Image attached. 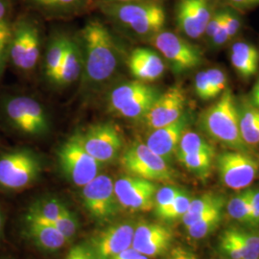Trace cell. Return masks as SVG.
I'll return each instance as SVG.
<instances>
[{"instance_id":"obj_20","label":"cell","mask_w":259,"mask_h":259,"mask_svg":"<svg viewBox=\"0 0 259 259\" xmlns=\"http://www.w3.org/2000/svg\"><path fill=\"white\" fill-rule=\"evenodd\" d=\"M83 49L80 38L65 34V51L53 85L66 88L81 78L83 71Z\"/></svg>"},{"instance_id":"obj_7","label":"cell","mask_w":259,"mask_h":259,"mask_svg":"<svg viewBox=\"0 0 259 259\" xmlns=\"http://www.w3.org/2000/svg\"><path fill=\"white\" fill-rule=\"evenodd\" d=\"M58 160L66 179L79 187L88 185L98 176L103 165L84 150L77 134L59 148Z\"/></svg>"},{"instance_id":"obj_29","label":"cell","mask_w":259,"mask_h":259,"mask_svg":"<svg viewBox=\"0 0 259 259\" xmlns=\"http://www.w3.org/2000/svg\"><path fill=\"white\" fill-rule=\"evenodd\" d=\"M214 151L212 146L198 133L186 130L179 142L175 155H188Z\"/></svg>"},{"instance_id":"obj_41","label":"cell","mask_w":259,"mask_h":259,"mask_svg":"<svg viewBox=\"0 0 259 259\" xmlns=\"http://www.w3.org/2000/svg\"><path fill=\"white\" fill-rule=\"evenodd\" d=\"M249 226H259V189H250V217Z\"/></svg>"},{"instance_id":"obj_18","label":"cell","mask_w":259,"mask_h":259,"mask_svg":"<svg viewBox=\"0 0 259 259\" xmlns=\"http://www.w3.org/2000/svg\"><path fill=\"white\" fill-rule=\"evenodd\" d=\"M191 121V113L188 111H185L184 115L175 122L158 129L152 130L145 144L154 153L169 162L176 154L181 138L188 129Z\"/></svg>"},{"instance_id":"obj_23","label":"cell","mask_w":259,"mask_h":259,"mask_svg":"<svg viewBox=\"0 0 259 259\" xmlns=\"http://www.w3.org/2000/svg\"><path fill=\"white\" fill-rule=\"evenodd\" d=\"M225 200L222 196L213 193H205L195 200H191L187 212L182 217L185 228H189L214 210L223 208Z\"/></svg>"},{"instance_id":"obj_24","label":"cell","mask_w":259,"mask_h":259,"mask_svg":"<svg viewBox=\"0 0 259 259\" xmlns=\"http://www.w3.org/2000/svg\"><path fill=\"white\" fill-rule=\"evenodd\" d=\"M65 34L56 33L47 45L45 57V76L51 84L55 82L65 51Z\"/></svg>"},{"instance_id":"obj_33","label":"cell","mask_w":259,"mask_h":259,"mask_svg":"<svg viewBox=\"0 0 259 259\" xmlns=\"http://www.w3.org/2000/svg\"><path fill=\"white\" fill-rule=\"evenodd\" d=\"M190 202L191 198L188 193H186L184 190H181L179 194L177 195L174 202L158 218L166 221L182 218L187 212Z\"/></svg>"},{"instance_id":"obj_9","label":"cell","mask_w":259,"mask_h":259,"mask_svg":"<svg viewBox=\"0 0 259 259\" xmlns=\"http://www.w3.org/2000/svg\"><path fill=\"white\" fill-rule=\"evenodd\" d=\"M150 41L166 60L175 74L195 69L203 63L200 48L173 32L160 31L150 37Z\"/></svg>"},{"instance_id":"obj_45","label":"cell","mask_w":259,"mask_h":259,"mask_svg":"<svg viewBox=\"0 0 259 259\" xmlns=\"http://www.w3.org/2000/svg\"><path fill=\"white\" fill-rule=\"evenodd\" d=\"M210 39H211L213 47H222L229 39H231V37L229 36V33L227 31V28L225 26L224 19H223L222 25L217 30V32L213 35Z\"/></svg>"},{"instance_id":"obj_26","label":"cell","mask_w":259,"mask_h":259,"mask_svg":"<svg viewBox=\"0 0 259 259\" xmlns=\"http://www.w3.org/2000/svg\"><path fill=\"white\" fill-rule=\"evenodd\" d=\"M30 2L48 14L68 15L83 9L87 0H30Z\"/></svg>"},{"instance_id":"obj_4","label":"cell","mask_w":259,"mask_h":259,"mask_svg":"<svg viewBox=\"0 0 259 259\" xmlns=\"http://www.w3.org/2000/svg\"><path fill=\"white\" fill-rule=\"evenodd\" d=\"M2 112L14 129L26 136L42 137L51 128L46 108L27 95L7 97L2 102Z\"/></svg>"},{"instance_id":"obj_36","label":"cell","mask_w":259,"mask_h":259,"mask_svg":"<svg viewBox=\"0 0 259 259\" xmlns=\"http://www.w3.org/2000/svg\"><path fill=\"white\" fill-rule=\"evenodd\" d=\"M231 61L235 71L240 75L243 79H250L257 72L258 64L253 63L242 56L232 52Z\"/></svg>"},{"instance_id":"obj_46","label":"cell","mask_w":259,"mask_h":259,"mask_svg":"<svg viewBox=\"0 0 259 259\" xmlns=\"http://www.w3.org/2000/svg\"><path fill=\"white\" fill-rule=\"evenodd\" d=\"M165 259H198L196 254L184 247H176L170 250Z\"/></svg>"},{"instance_id":"obj_17","label":"cell","mask_w":259,"mask_h":259,"mask_svg":"<svg viewBox=\"0 0 259 259\" xmlns=\"http://www.w3.org/2000/svg\"><path fill=\"white\" fill-rule=\"evenodd\" d=\"M135 226L120 223L110 226L93 236L92 248L96 259H111L132 247Z\"/></svg>"},{"instance_id":"obj_51","label":"cell","mask_w":259,"mask_h":259,"mask_svg":"<svg viewBox=\"0 0 259 259\" xmlns=\"http://www.w3.org/2000/svg\"><path fill=\"white\" fill-rule=\"evenodd\" d=\"M146 0H102V3H129V2H139Z\"/></svg>"},{"instance_id":"obj_35","label":"cell","mask_w":259,"mask_h":259,"mask_svg":"<svg viewBox=\"0 0 259 259\" xmlns=\"http://www.w3.org/2000/svg\"><path fill=\"white\" fill-rule=\"evenodd\" d=\"M12 32L13 26L7 19L0 21V79L9 60L10 41Z\"/></svg>"},{"instance_id":"obj_27","label":"cell","mask_w":259,"mask_h":259,"mask_svg":"<svg viewBox=\"0 0 259 259\" xmlns=\"http://www.w3.org/2000/svg\"><path fill=\"white\" fill-rule=\"evenodd\" d=\"M176 157L187 170L198 176L205 177L209 173L212 166L214 151L188 155H176Z\"/></svg>"},{"instance_id":"obj_40","label":"cell","mask_w":259,"mask_h":259,"mask_svg":"<svg viewBox=\"0 0 259 259\" xmlns=\"http://www.w3.org/2000/svg\"><path fill=\"white\" fill-rule=\"evenodd\" d=\"M224 11V23L229 33V36L235 37L241 29L240 17L232 10L223 9Z\"/></svg>"},{"instance_id":"obj_50","label":"cell","mask_w":259,"mask_h":259,"mask_svg":"<svg viewBox=\"0 0 259 259\" xmlns=\"http://www.w3.org/2000/svg\"><path fill=\"white\" fill-rule=\"evenodd\" d=\"M9 0H0V21L7 19V15L9 13Z\"/></svg>"},{"instance_id":"obj_49","label":"cell","mask_w":259,"mask_h":259,"mask_svg":"<svg viewBox=\"0 0 259 259\" xmlns=\"http://www.w3.org/2000/svg\"><path fill=\"white\" fill-rule=\"evenodd\" d=\"M250 102L259 110V78L257 81L254 83L252 91L250 93V98H249Z\"/></svg>"},{"instance_id":"obj_43","label":"cell","mask_w":259,"mask_h":259,"mask_svg":"<svg viewBox=\"0 0 259 259\" xmlns=\"http://www.w3.org/2000/svg\"><path fill=\"white\" fill-rule=\"evenodd\" d=\"M238 235L242 241L245 243L247 248L252 251L254 254L259 256V233L237 231Z\"/></svg>"},{"instance_id":"obj_47","label":"cell","mask_w":259,"mask_h":259,"mask_svg":"<svg viewBox=\"0 0 259 259\" xmlns=\"http://www.w3.org/2000/svg\"><path fill=\"white\" fill-rule=\"evenodd\" d=\"M234 9L247 10L259 5V0H224Z\"/></svg>"},{"instance_id":"obj_14","label":"cell","mask_w":259,"mask_h":259,"mask_svg":"<svg viewBox=\"0 0 259 259\" xmlns=\"http://www.w3.org/2000/svg\"><path fill=\"white\" fill-rule=\"evenodd\" d=\"M187 98L181 85H173L160 93L142 118L147 129H158L181 118L186 111Z\"/></svg>"},{"instance_id":"obj_52","label":"cell","mask_w":259,"mask_h":259,"mask_svg":"<svg viewBox=\"0 0 259 259\" xmlns=\"http://www.w3.org/2000/svg\"><path fill=\"white\" fill-rule=\"evenodd\" d=\"M4 224H5V218H4V213L2 211L1 207H0V237L3 233V230H4Z\"/></svg>"},{"instance_id":"obj_16","label":"cell","mask_w":259,"mask_h":259,"mask_svg":"<svg viewBox=\"0 0 259 259\" xmlns=\"http://www.w3.org/2000/svg\"><path fill=\"white\" fill-rule=\"evenodd\" d=\"M175 12L179 30L194 39L204 36L214 13L211 0H178Z\"/></svg>"},{"instance_id":"obj_13","label":"cell","mask_w":259,"mask_h":259,"mask_svg":"<svg viewBox=\"0 0 259 259\" xmlns=\"http://www.w3.org/2000/svg\"><path fill=\"white\" fill-rule=\"evenodd\" d=\"M83 206L96 220L114 217L119 209V203L114 192V182L111 177L99 174L83 186Z\"/></svg>"},{"instance_id":"obj_12","label":"cell","mask_w":259,"mask_h":259,"mask_svg":"<svg viewBox=\"0 0 259 259\" xmlns=\"http://www.w3.org/2000/svg\"><path fill=\"white\" fill-rule=\"evenodd\" d=\"M77 136L84 150L101 164L115 160L123 145L120 131L110 122L90 126Z\"/></svg>"},{"instance_id":"obj_22","label":"cell","mask_w":259,"mask_h":259,"mask_svg":"<svg viewBox=\"0 0 259 259\" xmlns=\"http://www.w3.org/2000/svg\"><path fill=\"white\" fill-rule=\"evenodd\" d=\"M238 104L241 137L250 147L259 146V110L250 102L249 98Z\"/></svg>"},{"instance_id":"obj_53","label":"cell","mask_w":259,"mask_h":259,"mask_svg":"<svg viewBox=\"0 0 259 259\" xmlns=\"http://www.w3.org/2000/svg\"><path fill=\"white\" fill-rule=\"evenodd\" d=\"M0 259H7V258H0Z\"/></svg>"},{"instance_id":"obj_1","label":"cell","mask_w":259,"mask_h":259,"mask_svg":"<svg viewBox=\"0 0 259 259\" xmlns=\"http://www.w3.org/2000/svg\"><path fill=\"white\" fill-rule=\"evenodd\" d=\"M78 37L83 58L80 92L91 96L101 92L118 75L122 54L110 30L98 19H90Z\"/></svg>"},{"instance_id":"obj_37","label":"cell","mask_w":259,"mask_h":259,"mask_svg":"<svg viewBox=\"0 0 259 259\" xmlns=\"http://www.w3.org/2000/svg\"><path fill=\"white\" fill-rule=\"evenodd\" d=\"M194 91L196 95L204 101H208L215 98L205 71H200L195 76Z\"/></svg>"},{"instance_id":"obj_30","label":"cell","mask_w":259,"mask_h":259,"mask_svg":"<svg viewBox=\"0 0 259 259\" xmlns=\"http://www.w3.org/2000/svg\"><path fill=\"white\" fill-rule=\"evenodd\" d=\"M222 209L223 208H218L214 210L206 217L187 228L186 230L189 236L193 239H202L210 234L221 222Z\"/></svg>"},{"instance_id":"obj_48","label":"cell","mask_w":259,"mask_h":259,"mask_svg":"<svg viewBox=\"0 0 259 259\" xmlns=\"http://www.w3.org/2000/svg\"><path fill=\"white\" fill-rule=\"evenodd\" d=\"M111 259H149V257L140 254L133 247H130L129 249L121 251L119 254Z\"/></svg>"},{"instance_id":"obj_42","label":"cell","mask_w":259,"mask_h":259,"mask_svg":"<svg viewBox=\"0 0 259 259\" xmlns=\"http://www.w3.org/2000/svg\"><path fill=\"white\" fill-rule=\"evenodd\" d=\"M65 259H96L90 245H76L72 247Z\"/></svg>"},{"instance_id":"obj_5","label":"cell","mask_w":259,"mask_h":259,"mask_svg":"<svg viewBox=\"0 0 259 259\" xmlns=\"http://www.w3.org/2000/svg\"><path fill=\"white\" fill-rule=\"evenodd\" d=\"M159 94L157 88L138 80L119 83L108 94V110L127 119H142Z\"/></svg>"},{"instance_id":"obj_44","label":"cell","mask_w":259,"mask_h":259,"mask_svg":"<svg viewBox=\"0 0 259 259\" xmlns=\"http://www.w3.org/2000/svg\"><path fill=\"white\" fill-rule=\"evenodd\" d=\"M223 19H224V11L223 9L218 10L216 12H214L211 16V18L209 19L206 28H205V32L204 34L206 35V37L211 38L213 35L217 32V30L222 25Z\"/></svg>"},{"instance_id":"obj_25","label":"cell","mask_w":259,"mask_h":259,"mask_svg":"<svg viewBox=\"0 0 259 259\" xmlns=\"http://www.w3.org/2000/svg\"><path fill=\"white\" fill-rule=\"evenodd\" d=\"M67 209L68 207L59 199L45 198L31 204L25 216L42 222L52 223Z\"/></svg>"},{"instance_id":"obj_28","label":"cell","mask_w":259,"mask_h":259,"mask_svg":"<svg viewBox=\"0 0 259 259\" xmlns=\"http://www.w3.org/2000/svg\"><path fill=\"white\" fill-rule=\"evenodd\" d=\"M166 237H173L172 232L166 227L154 223H139L135 228L132 246Z\"/></svg>"},{"instance_id":"obj_39","label":"cell","mask_w":259,"mask_h":259,"mask_svg":"<svg viewBox=\"0 0 259 259\" xmlns=\"http://www.w3.org/2000/svg\"><path fill=\"white\" fill-rule=\"evenodd\" d=\"M232 52L242 56L243 58L248 59L253 63L259 64L258 50L252 45L244 42V41L236 42L232 46Z\"/></svg>"},{"instance_id":"obj_34","label":"cell","mask_w":259,"mask_h":259,"mask_svg":"<svg viewBox=\"0 0 259 259\" xmlns=\"http://www.w3.org/2000/svg\"><path fill=\"white\" fill-rule=\"evenodd\" d=\"M180 191V188L171 185H166L157 189L155 195L154 205L155 212L157 214V217H159L171 205Z\"/></svg>"},{"instance_id":"obj_38","label":"cell","mask_w":259,"mask_h":259,"mask_svg":"<svg viewBox=\"0 0 259 259\" xmlns=\"http://www.w3.org/2000/svg\"><path fill=\"white\" fill-rule=\"evenodd\" d=\"M205 72L215 97H217L219 94H222L228 89L227 76L223 70L219 68H210L208 70H205Z\"/></svg>"},{"instance_id":"obj_2","label":"cell","mask_w":259,"mask_h":259,"mask_svg":"<svg viewBox=\"0 0 259 259\" xmlns=\"http://www.w3.org/2000/svg\"><path fill=\"white\" fill-rule=\"evenodd\" d=\"M101 11L118 27L139 37H153L166 21L163 7L154 0L129 3H102Z\"/></svg>"},{"instance_id":"obj_3","label":"cell","mask_w":259,"mask_h":259,"mask_svg":"<svg viewBox=\"0 0 259 259\" xmlns=\"http://www.w3.org/2000/svg\"><path fill=\"white\" fill-rule=\"evenodd\" d=\"M200 127L211 139L235 151L249 152L242 139L238 104L234 94L227 89L200 117Z\"/></svg>"},{"instance_id":"obj_11","label":"cell","mask_w":259,"mask_h":259,"mask_svg":"<svg viewBox=\"0 0 259 259\" xmlns=\"http://www.w3.org/2000/svg\"><path fill=\"white\" fill-rule=\"evenodd\" d=\"M216 165L223 185L234 190L247 188L258 175V160L248 152H225L217 157Z\"/></svg>"},{"instance_id":"obj_15","label":"cell","mask_w":259,"mask_h":259,"mask_svg":"<svg viewBox=\"0 0 259 259\" xmlns=\"http://www.w3.org/2000/svg\"><path fill=\"white\" fill-rule=\"evenodd\" d=\"M157 190L154 182L138 177H122L114 182V192L118 203L133 211L153 209Z\"/></svg>"},{"instance_id":"obj_19","label":"cell","mask_w":259,"mask_h":259,"mask_svg":"<svg viewBox=\"0 0 259 259\" xmlns=\"http://www.w3.org/2000/svg\"><path fill=\"white\" fill-rule=\"evenodd\" d=\"M128 67L136 80L146 83L159 79L165 71V64L161 56L146 47H138L132 51L128 59Z\"/></svg>"},{"instance_id":"obj_8","label":"cell","mask_w":259,"mask_h":259,"mask_svg":"<svg viewBox=\"0 0 259 259\" xmlns=\"http://www.w3.org/2000/svg\"><path fill=\"white\" fill-rule=\"evenodd\" d=\"M121 165L130 176L151 182H170L174 172L166 160L154 153L145 143L135 142L121 157Z\"/></svg>"},{"instance_id":"obj_31","label":"cell","mask_w":259,"mask_h":259,"mask_svg":"<svg viewBox=\"0 0 259 259\" xmlns=\"http://www.w3.org/2000/svg\"><path fill=\"white\" fill-rule=\"evenodd\" d=\"M228 212L233 219L248 225L250 217V189L232 198L228 204Z\"/></svg>"},{"instance_id":"obj_32","label":"cell","mask_w":259,"mask_h":259,"mask_svg":"<svg viewBox=\"0 0 259 259\" xmlns=\"http://www.w3.org/2000/svg\"><path fill=\"white\" fill-rule=\"evenodd\" d=\"M48 224H51L52 226H54L56 229L65 236V239L68 242L73 239V237L79 230L78 218L74 213L69 210V208L54 222L48 223Z\"/></svg>"},{"instance_id":"obj_21","label":"cell","mask_w":259,"mask_h":259,"mask_svg":"<svg viewBox=\"0 0 259 259\" xmlns=\"http://www.w3.org/2000/svg\"><path fill=\"white\" fill-rule=\"evenodd\" d=\"M24 221L28 238L41 250L55 251L63 248L68 242L51 224L41 222L28 216H25Z\"/></svg>"},{"instance_id":"obj_6","label":"cell","mask_w":259,"mask_h":259,"mask_svg":"<svg viewBox=\"0 0 259 259\" xmlns=\"http://www.w3.org/2000/svg\"><path fill=\"white\" fill-rule=\"evenodd\" d=\"M41 172V162L28 149H17L0 156V188L19 191L33 185Z\"/></svg>"},{"instance_id":"obj_10","label":"cell","mask_w":259,"mask_h":259,"mask_svg":"<svg viewBox=\"0 0 259 259\" xmlns=\"http://www.w3.org/2000/svg\"><path fill=\"white\" fill-rule=\"evenodd\" d=\"M40 55L38 28L32 21L22 19L13 26L9 60L21 72H30L37 66Z\"/></svg>"}]
</instances>
